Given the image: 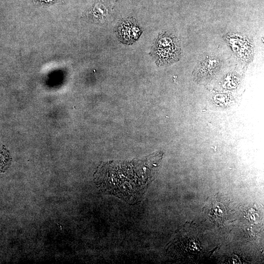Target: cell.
Instances as JSON below:
<instances>
[{
  "label": "cell",
  "mask_w": 264,
  "mask_h": 264,
  "mask_svg": "<svg viewBox=\"0 0 264 264\" xmlns=\"http://www.w3.org/2000/svg\"><path fill=\"white\" fill-rule=\"evenodd\" d=\"M162 157L159 152L140 160L102 164L94 175L95 183L105 194L136 203L155 178Z\"/></svg>",
  "instance_id": "cell-1"
},
{
  "label": "cell",
  "mask_w": 264,
  "mask_h": 264,
  "mask_svg": "<svg viewBox=\"0 0 264 264\" xmlns=\"http://www.w3.org/2000/svg\"><path fill=\"white\" fill-rule=\"evenodd\" d=\"M152 55L157 65L167 66L178 61L181 54L180 43L171 34H159L152 47Z\"/></svg>",
  "instance_id": "cell-2"
},
{
  "label": "cell",
  "mask_w": 264,
  "mask_h": 264,
  "mask_svg": "<svg viewBox=\"0 0 264 264\" xmlns=\"http://www.w3.org/2000/svg\"><path fill=\"white\" fill-rule=\"evenodd\" d=\"M221 64L220 59L214 55H205L199 60L194 71L197 80H207L214 75L220 69Z\"/></svg>",
  "instance_id": "cell-3"
},
{
  "label": "cell",
  "mask_w": 264,
  "mask_h": 264,
  "mask_svg": "<svg viewBox=\"0 0 264 264\" xmlns=\"http://www.w3.org/2000/svg\"><path fill=\"white\" fill-rule=\"evenodd\" d=\"M11 157L8 150L3 145L0 146V173L4 172L9 167Z\"/></svg>",
  "instance_id": "cell-5"
},
{
  "label": "cell",
  "mask_w": 264,
  "mask_h": 264,
  "mask_svg": "<svg viewBox=\"0 0 264 264\" xmlns=\"http://www.w3.org/2000/svg\"><path fill=\"white\" fill-rule=\"evenodd\" d=\"M226 39L234 52L239 57L244 60H250L253 47L248 39L238 34L226 35Z\"/></svg>",
  "instance_id": "cell-4"
}]
</instances>
